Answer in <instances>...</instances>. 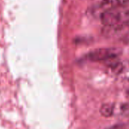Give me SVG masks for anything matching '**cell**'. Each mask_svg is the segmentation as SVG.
<instances>
[{"label":"cell","mask_w":129,"mask_h":129,"mask_svg":"<svg viewBox=\"0 0 129 129\" xmlns=\"http://www.w3.org/2000/svg\"><path fill=\"white\" fill-rule=\"evenodd\" d=\"M122 51L117 48H102L91 51L88 54V58L94 62H105L109 59L117 57Z\"/></svg>","instance_id":"1"},{"label":"cell","mask_w":129,"mask_h":129,"mask_svg":"<svg viewBox=\"0 0 129 129\" xmlns=\"http://www.w3.org/2000/svg\"><path fill=\"white\" fill-rule=\"evenodd\" d=\"M101 20L106 27L114 26L122 22V11L117 8H109L101 12Z\"/></svg>","instance_id":"2"},{"label":"cell","mask_w":129,"mask_h":129,"mask_svg":"<svg viewBox=\"0 0 129 129\" xmlns=\"http://www.w3.org/2000/svg\"><path fill=\"white\" fill-rule=\"evenodd\" d=\"M114 112V107L111 104H104L100 108V113L103 117L110 118L113 116Z\"/></svg>","instance_id":"3"},{"label":"cell","mask_w":129,"mask_h":129,"mask_svg":"<svg viewBox=\"0 0 129 129\" xmlns=\"http://www.w3.org/2000/svg\"><path fill=\"white\" fill-rule=\"evenodd\" d=\"M105 129H127V127L124 124H115Z\"/></svg>","instance_id":"4"}]
</instances>
